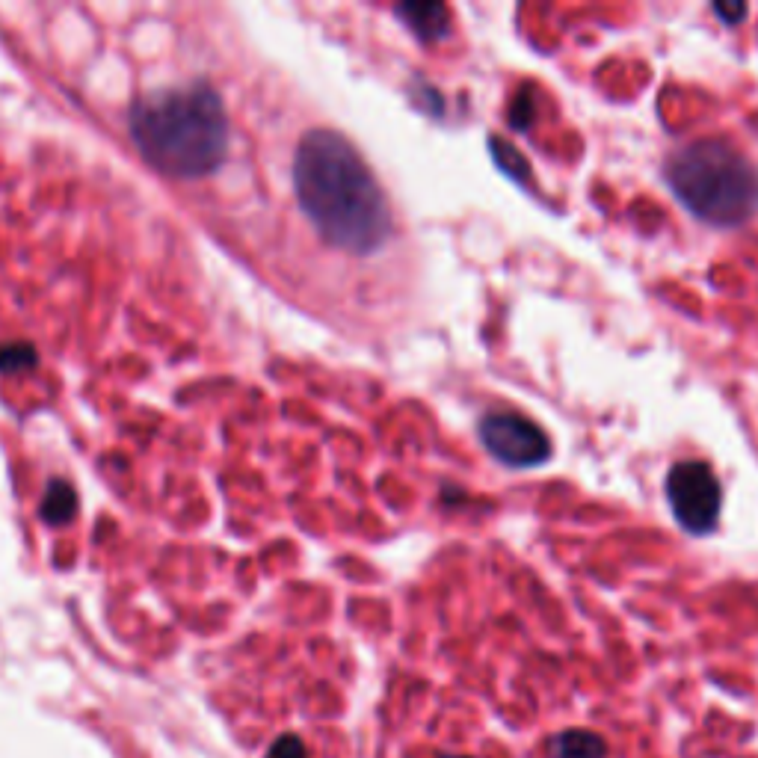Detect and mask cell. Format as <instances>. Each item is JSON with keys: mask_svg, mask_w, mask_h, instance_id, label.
Returning <instances> with one entry per match:
<instances>
[{"mask_svg": "<svg viewBox=\"0 0 758 758\" xmlns=\"http://www.w3.org/2000/svg\"><path fill=\"white\" fill-rule=\"evenodd\" d=\"M297 202L335 249L371 255L391 237V208L365 157L329 128L308 131L294 154Z\"/></svg>", "mask_w": 758, "mask_h": 758, "instance_id": "cell-1", "label": "cell"}, {"mask_svg": "<svg viewBox=\"0 0 758 758\" xmlns=\"http://www.w3.org/2000/svg\"><path fill=\"white\" fill-rule=\"evenodd\" d=\"M128 128L146 163L172 178H205L228 152L226 107L208 83L172 86L137 98Z\"/></svg>", "mask_w": 758, "mask_h": 758, "instance_id": "cell-2", "label": "cell"}, {"mask_svg": "<svg viewBox=\"0 0 758 758\" xmlns=\"http://www.w3.org/2000/svg\"><path fill=\"white\" fill-rule=\"evenodd\" d=\"M667 184L693 217L711 226H741L758 211L756 166L723 140H696L673 152Z\"/></svg>", "mask_w": 758, "mask_h": 758, "instance_id": "cell-3", "label": "cell"}, {"mask_svg": "<svg viewBox=\"0 0 758 758\" xmlns=\"http://www.w3.org/2000/svg\"><path fill=\"white\" fill-rule=\"evenodd\" d=\"M667 498L676 522L687 533H711L720 522L723 492L714 471L699 459H684L667 474Z\"/></svg>", "mask_w": 758, "mask_h": 758, "instance_id": "cell-4", "label": "cell"}, {"mask_svg": "<svg viewBox=\"0 0 758 758\" xmlns=\"http://www.w3.org/2000/svg\"><path fill=\"white\" fill-rule=\"evenodd\" d=\"M480 442L510 468H536L548 462L551 439L519 412H492L480 421Z\"/></svg>", "mask_w": 758, "mask_h": 758, "instance_id": "cell-5", "label": "cell"}, {"mask_svg": "<svg viewBox=\"0 0 758 758\" xmlns=\"http://www.w3.org/2000/svg\"><path fill=\"white\" fill-rule=\"evenodd\" d=\"M394 12L421 42H439L451 33V9L445 3H400Z\"/></svg>", "mask_w": 758, "mask_h": 758, "instance_id": "cell-6", "label": "cell"}, {"mask_svg": "<svg viewBox=\"0 0 758 758\" xmlns=\"http://www.w3.org/2000/svg\"><path fill=\"white\" fill-rule=\"evenodd\" d=\"M607 744L602 735L587 729H569L551 738V758H605Z\"/></svg>", "mask_w": 758, "mask_h": 758, "instance_id": "cell-7", "label": "cell"}, {"mask_svg": "<svg viewBox=\"0 0 758 758\" xmlns=\"http://www.w3.org/2000/svg\"><path fill=\"white\" fill-rule=\"evenodd\" d=\"M77 510V498L75 489L63 480H54L45 492V501H42V519L51 522V525H63L75 516Z\"/></svg>", "mask_w": 758, "mask_h": 758, "instance_id": "cell-8", "label": "cell"}, {"mask_svg": "<svg viewBox=\"0 0 758 758\" xmlns=\"http://www.w3.org/2000/svg\"><path fill=\"white\" fill-rule=\"evenodd\" d=\"M33 365H36V350L30 344H9L0 350V371H6V374L24 371Z\"/></svg>", "mask_w": 758, "mask_h": 758, "instance_id": "cell-9", "label": "cell"}, {"mask_svg": "<svg viewBox=\"0 0 758 758\" xmlns=\"http://www.w3.org/2000/svg\"><path fill=\"white\" fill-rule=\"evenodd\" d=\"M267 758H308V750H305L303 738H297V735H282V738L273 741Z\"/></svg>", "mask_w": 758, "mask_h": 758, "instance_id": "cell-10", "label": "cell"}, {"mask_svg": "<svg viewBox=\"0 0 758 758\" xmlns=\"http://www.w3.org/2000/svg\"><path fill=\"white\" fill-rule=\"evenodd\" d=\"M492 152H495V157H498L501 163H513V166H510V175H513V178L525 181V175H528V169H525V166H528V163H525V160H522L519 154L513 152V149L504 154V152H501V149H498V143H495V140H492Z\"/></svg>", "mask_w": 758, "mask_h": 758, "instance_id": "cell-11", "label": "cell"}, {"mask_svg": "<svg viewBox=\"0 0 758 758\" xmlns=\"http://www.w3.org/2000/svg\"><path fill=\"white\" fill-rule=\"evenodd\" d=\"M714 12L720 18H726V24H738L747 15V6L744 3H714Z\"/></svg>", "mask_w": 758, "mask_h": 758, "instance_id": "cell-12", "label": "cell"}, {"mask_svg": "<svg viewBox=\"0 0 758 758\" xmlns=\"http://www.w3.org/2000/svg\"><path fill=\"white\" fill-rule=\"evenodd\" d=\"M510 119H513L516 128H528V119H531V104H528V98H519V101H516V107L510 110Z\"/></svg>", "mask_w": 758, "mask_h": 758, "instance_id": "cell-13", "label": "cell"}, {"mask_svg": "<svg viewBox=\"0 0 758 758\" xmlns=\"http://www.w3.org/2000/svg\"><path fill=\"white\" fill-rule=\"evenodd\" d=\"M442 758H468V756H442Z\"/></svg>", "mask_w": 758, "mask_h": 758, "instance_id": "cell-14", "label": "cell"}]
</instances>
